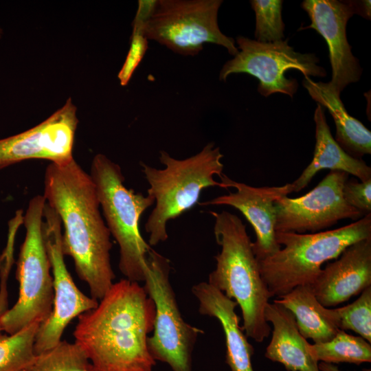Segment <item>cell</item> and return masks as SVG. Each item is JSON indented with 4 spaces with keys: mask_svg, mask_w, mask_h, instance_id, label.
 Masks as SVG:
<instances>
[{
    "mask_svg": "<svg viewBox=\"0 0 371 371\" xmlns=\"http://www.w3.org/2000/svg\"><path fill=\"white\" fill-rule=\"evenodd\" d=\"M43 196L59 216L62 250L74 260L78 278L91 297L100 300L113 284L110 232L100 210L95 185L89 174L73 158L45 168Z\"/></svg>",
    "mask_w": 371,
    "mask_h": 371,
    "instance_id": "1",
    "label": "cell"
},
{
    "mask_svg": "<svg viewBox=\"0 0 371 371\" xmlns=\"http://www.w3.org/2000/svg\"><path fill=\"white\" fill-rule=\"evenodd\" d=\"M155 306L139 282L113 283L98 306L80 314L74 332L94 371H152L147 340Z\"/></svg>",
    "mask_w": 371,
    "mask_h": 371,
    "instance_id": "2",
    "label": "cell"
},
{
    "mask_svg": "<svg viewBox=\"0 0 371 371\" xmlns=\"http://www.w3.org/2000/svg\"><path fill=\"white\" fill-rule=\"evenodd\" d=\"M210 213L214 218V234L221 249L214 257L216 268L207 282L237 302L246 336L262 342L271 332L265 311L272 296L261 277L246 226L227 211Z\"/></svg>",
    "mask_w": 371,
    "mask_h": 371,
    "instance_id": "3",
    "label": "cell"
},
{
    "mask_svg": "<svg viewBox=\"0 0 371 371\" xmlns=\"http://www.w3.org/2000/svg\"><path fill=\"white\" fill-rule=\"evenodd\" d=\"M223 157L220 148L210 142L199 153L184 159H175L161 150L159 161L165 166L163 169L141 162L149 184L147 194L153 197L155 203L145 223L150 246L167 240L168 221L193 207L203 189L221 188L214 176L223 174Z\"/></svg>",
    "mask_w": 371,
    "mask_h": 371,
    "instance_id": "4",
    "label": "cell"
},
{
    "mask_svg": "<svg viewBox=\"0 0 371 371\" xmlns=\"http://www.w3.org/2000/svg\"><path fill=\"white\" fill-rule=\"evenodd\" d=\"M371 238V214L341 227L311 234L276 232L281 248L258 261L261 277L272 297L301 285H311L322 265L337 259L350 245Z\"/></svg>",
    "mask_w": 371,
    "mask_h": 371,
    "instance_id": "5",
    "label": "cell"
},
{
    "mask_svg": "<svg viewBox=\"0 0 371 371\" xmlns=\"http://www.w3.org/2000/svg\"><path fill=\"white\" fill-rule=\"evenodd\" d=\"M89 175L106 225L119 245L120 271L130 281L144 282L152 248L142 236L139 223L144 212L155 203L153 197L128 189L120 166L103 154L93 157Z\"/></svg>",
    "mask_w": 371,
    "mask_h": 371,
    "instance_id": "6",
    "label": "cell"
},
{
    "mask_svg": "<svg viewBox=\"0 0 371 371\" xmlns=\"http://www.w3.org/2000/svg\"><path fill=\"white\" fill-rule=\"evenodd\" d=\"M43 195L32 197L22 218L26 233L16 261L19 283L16 302L0 317V327L14 334L34 323H43L54 304L53 277L43 234Z\"/></svg>",
    "mask_w": 371,
    "mask_h": 371,
    "instance_id": "7",
    "label": "cell"
},
{
    "mask_svg": "<svg viewBox=\"0 0 371 371\" xmlns=\"http://www.w3.org/2000/svg\"><path fill=\"white\" fill-rule=\"evenodd\" d=\"M221 0H157L144 24L148 40L155 41L175 53L197 55L205 43L226 48L235 56V40L224 34L218 24Z\"/></svg>",
    "mask_w": 371,
    "mask_h": 371,
    "instance_id": "8",
    "label": "cell"
},
{
    "mask_svg": "<svg viewBox=\"0 0 371 371\" xmlns=\"http://www.w3.org/2000/svg\"><path fill=\"white\" fill-rule=\"evenodd\" d=\"M170 271L169 260L152 249L144 287L155 304V317L147 346L155 361L167 363L172 371H193L192 352L203 331L183 319L170 284Z\"/></svg>",
    "mask_w": 371,
    "mask_h": 371,
    "instance_id": "9",
    "label": "cell"
},
{
    "mask_svg": "<svg viewBox=\"0 0 371 371\" xmlns=\"http://www.w3.org/2000/svg\"><path fill=\"white\" fill-rule=\"evenodd\" d=\"M238 52L227 61L219 73V80L225 81L234 74H247L258 80V91L268 97L282 93L293 97L298 83L285 76L286 71L295 69L304 76L324 77L325 69L317 65L319 58L314 54L295 52L287 41L262 43L239 36L235 41Z\"/></svg>",
    "mask_w": 371,
    "mask_h": 371,
    "instance_id": "10",
    "label": "cell"
},
{
    "mask_svg": "<svg viewBox=\"0 0 371 371\" xmlns=\"http://www.w3.org/2000/svg\"><path fill=\"white\" fill-rule=\"evenodd\" d=\"M43 234L53 277L54 304L49 317L40 325L36 333V355L58 344L65 328L74 318L98 304V300L85 295L77 287L67 270L62 250L61 221L46 201Z\"/></svg>",
    "mask_w": 371,
    "mask_h": 371,
    "instance_id": "11",
    "label": "cell"
},
{
    "mask_svg": "<svg viewBox=\"0 0 371 371\" xmlns=\"http://www.w3.org/2000/svg\"><path fill=\"white\" fill-rule=\"evenodd\" d=\"M348 176L343 171L330 170L306 194L297 198L284 196L277 200L276 232L315 233L341 220L356 221L364 216L344 197L343 189Z\"/></svg>",
    "mask_w": 371,
    "mask_h": 371,
    "instance_id": "12",
    "label": "cell"
},
{
    "mask_svg": "<svg viewBox=\"0 0 371 371\" xmlns=\"http://www.w3.org/2000/svg\"><path fill=\"white\" fill-rule=\"evenodd\" d=\"M71 98L38 125L0 139V170L23 161L39 159L61 164L74 158L78 123Z\"/></svg>",
    "mask_w": 371,
    "mask_h": 371,
    "instance_id": "13",
    "label": "cell"
},
{
    "mask_svg": "<svg viewBox=\"0 0 371 371\" xmlns=\"http://www.w3.org/2000/svg\"><path fill=\"white\" fill-rule=\"evenodd\" d=\"M219 177L221 188H233L236 192H229L200 205H229L240 211L255 231L256 239L252 243V249L258 261L276 253L281 246L276 239L275 203L293 192L292 183L254 187L234 181L223 173Z\"/></svg>",
    "mask_w": 371,
    "mask_h": 371,
    "instance_id": "14",
    "label": "cell"
},
{
    "mask_svg": "<svg viewBox=\"0 0 371 371\" xmlns=\"http://www.w3.org/2000/svg\"><path fill=\"white\" fill-rule=\"evenodd\" d=\"M302 7L311 23L301 29L313 28L326 41L332 69L329 83L341 93L349 84L359 81L362 73L359 60L353 56L346 36L347 23L357 14L355 3L305 0Z\"/></svg>",
    "mask_w": 371,
    "mask_h": 371,
    "instance_id": "15",
    "label": "cell"
},
{
    "mask_svg": "<svg viewBox=\"0 0 371 371\" xmlns=\"http://www.w3.org/2000/svg\"><path fill=\"white\" fill-rule=\"evenodd\" d=\"M317 300L326 308L335 306L371 286V238L344 250L311 285Z\"/></svg>",
    "mask_w": 371,
    "mask_h": 371,
    "instance_id": "16",
    "label": "cell"
},
{
    "mask_svg": "<svg viewBox=\"0 0 371 371\" xmlns=\"http://www.w3.org/2000/svg\"><path fill=\"white\" fill-rule=\"evenodd\" d=\"M192 293L199 301V313L219 321L225 337V361L231 371H254V350L239 326L240 317L235 311L237 302L205 282L193 286Z\"/></svg>",
    "mask_w": 371,
    "mask_h": 371,
    "instance_id": "17",
    "label": "cell"
},
{
    "mask_svg": "<svg viewBox=\"0 0 371 371\" xmlns=\"http://www.w3.org/2000/svg\"><path fill=\"white\" fill-rule=\"evenodd\" d=\"M265 317L273 326L271 339L265 353L266 358L282 364L287 371H320L318 362L308 351L309 343L300 333L291 311L269 302Z\"/></svg>",
    "mask_w": 371,
    "mask_h": 371,
    "instance_id": "18",
    "label": "cell"
},
{
    "mask_svg": "<svg viewBox=\"0 0 371 371\" xmlns=\"http://www.w3.org/2000/svg\"><path fill=\"white\" fill-rule=\"evenodd\" d=\"M315 146L311 163L292 183L297 192L310 183L319 171L324 169L343 171L352 175L361 181L371 179V168L361 159L348 154L333 138L326 122L324 109L319 104L314 113Z\"/></svg>",
    "mask_w": 371,
    "mask_h": 371,
    "instance_id": "19",
    "label": "cell"
},
{
    "mask_svg": "<svg viewBox=\"0 0 371 371\" xmlns=\"http://www.w3.org/2000/svg\"><path fill=\"white\" fill-rule=\"evenodd\" d=\"M302 85L311 97L331 114L336 126V142L350 155L361 159L371 153V131L347 112L340 93L329 82L304 76Z\"/></svg>",
    "mask_w": 371,
    "mask_h": 371,
    "instance_id": "20",
    "label": "cell"
},
{
    "mask_svg": "<svg viewBox=\"0 0 371 371\" xmlns=\"http://www.w3.org/2000/svg\"><path fill=\"white\" fill-rule=\"evenodd\" d=\"M273 303L291 311L300 333L315 344L331 340L339 330L326 315V307L317 300L311 285L298 286L277 297Z\"/></svg>",
    "mask_w": 371,
    "mask_h": 371,
    "instance_id": "21",
    "label": "cell"
},
{
    "mask_svg": "<svg viewBox=\"0 0 371 371\" xmlns=\"http://www.w3.org/2000/svg\"><path fill=\"white\" fill-rule=\"evenodd\" d=\"M310 355L317 362L348 363L360 365L371 362V345L360 336L339 330L330 341L308 345Z\"/></svg>",
    "mask_w": 371,
    "mask_h": 371,
    "instance_id": "22",
    "label": "cell"
},
{
    "mask_svg": "<svg viewBox=\"0 0 371 371\" xmlns=\"http://www.w3.org/2000/svg\"><path fill=\"white\" fill-rule=\"evenodd\" d=\"M41 324L34 322L14 334H0V371H23L34 361L35 337Z\"/></svg>",
    "mask_w": 371,
    "mask_h": 371,
    "instance_id": "23",
    "label": "cell"
},
{
    "mask_svg": "<svg viewBox=\"0 0 371 371\" xmlns=\"http://www.w3.org/2000/svg\"><path fill=\"white\" fill-rule=\"evenodd\" d=\"M26 371H94L83 349L76 342L61 340L53 348L36 355Z\"/></svg>",
    "mask_w": 371,
    "mask_h": 371,
    "instance_id": "24",
    "label": "cell"
},
{
    "mask_svg": "<svg viewBox=\"0 0 371 371\" xmlns=\"http://www.w3.org/2000/svg\"><path fill=\"white\" fill-rule=\"evenodd\" d=\"M326 313L338 329L352 330L371 342V286L352 303L340 308H326Z\"/></svg>",
    "mask_w": 371,
    "mask_h": 371,
    "instance_id": "25",
    "label": "cell"
},
{
    "mask_svg": "<svg viewBox=\"0 0 371 371\" xmlns=\"http://www.w3.org/2000/svg\"><path fill=\"white\" fill-rule=\"evenodd\" d=\"M282 0H251L256 14V41L272 43L284 38V24L282 18Z\"/></svg>",
    "mask_w": 371,
    "mask_h": 371,
    "instance_id": "26",
    "label": "cell"
},
{
    "mask_svg": "<svg viewBox=\"0 0 371 371\" xmlns=\"http://www.w3.org/2000/svg\"><path fill=\"white\" fill-rule=\"evenodd\" d=\"M144 23L142 20L134 19L130 48L117 75L122 86H126L128 83L148 49V39L144 31Z\"/></svg>",
    "mask_w": 371,
    "mask_h": 371,
    "instance_id": "27",
    "label": "cell"
},
{
    "mask_svg": "<svg viewBox=\"0 0 371 371\" xmlns=\"http://www.w3.org/2000/svg\"><path fill=\"white\" fill-rule=\"evenodd\" d=\"M343 194L346 201L363 216L371 214V179L361 182L348 179Z\"/></svg>",
    "mask_w": 371,
    "mask_h": 371,
    "instance_id": "28",
    "label": "cell"
},
{
    "mask_svg": "<svg viewBox=\"0 0 371 371\" xmlns=\"http://www.w3.org/2000/svg\"><path fill=\"white\" fill-rule=\"evenodd\" d=\"M7 266H0V317L8 309V291L7 282L10 271ZM0 327V334L1 332Z\"/></svg>",
    "mask_w": 371,
    "mask_h": 371,
    "instance_id": "29",
    "label": "cell"
},
{
    "mask_svg": "<svg viewBox=\"0 0 371 371\" xmlns=\"http://www.w3.org/2000/svg\"><path fill=\"white\" fill-rule=\"evenodd\" d=\"M357 14L370 19V1H354Z\"/></svg>",
    "mask_w": 371,
    "mask_h": 371,
    "instance_id": "30",
    "label": "cell"
},
{
    "mask_svg": "<svg viewBox=\"0 0 371 371\" xmlns=\"http://www.w3.org/2000/svg\"><path fill=\"white\" fill-rule=\"evenodd\" d=\"M318 368L320 371H341L335 364L318 362ZM362 371H371V369H363Z\"/></svg>",
    "mask_w": 371,
    "mask_h": 371,
    "instance_id": "31",
    "label": "cell"
},
{
    "mask_svg": "<svg viewBox=\"0 0 371 371\" xmlns=\"http://www.w3.org/2000/svg\"><path fill=\"white\" fill-rule=\"evenodd\" d=\"M3 35V30L0 27V38L2 37Z\"/></svg>",
    "mask_w": 371,
    "mask_h": 371,
    "instance_id": "32",
    "label": "cell"
},
{
    "mask_svg": "<svg viewBox=\"0 0 371 371\" xmlns=\"http://www.w3.org/2000/svg\"><path fill=\"white\" fill-rule=\"evenodd\" d=\"M23 371H26L25 370H23Z\"/></svg>",
    "mask_w": 371,
    "mask_h": 371,
    "instance_id": "33",
    "label": "cell"
}]
</instances>
